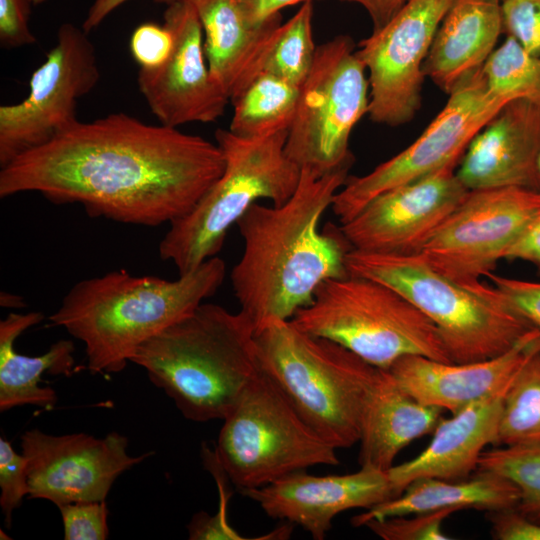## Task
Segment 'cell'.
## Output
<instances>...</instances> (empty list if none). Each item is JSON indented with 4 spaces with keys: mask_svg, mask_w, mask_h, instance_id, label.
Here are the masks:
<instances>
[{
    "mask_svg": "<svg viewBox=\"0 0 540 540\" xmlns=\"http://www.w3.org/2000/svg\"><path fill=\"white\" fill-rule=\"evenodd\" d=\"M224 167L217 143L113 113L77 120L2 167L0 197L37 192L91 217L154 227L186 215Z\"/></svg>",
    "mask_w": 540,
    "mask_h": 540,
    "instance_id": "6da1fadb",
    "label": "cell"
},
{
    "mask_svg": "<svg viewBox=\"0 0 540 540\" xmlns=\"http://www.w3.org/2000/svg\"><path fill=\"white\" fill-rule=\"evenodd\" d=\"M481 72L494 95L540 106V57L528 53L512 37L507 36L492 52Z\"/></svg>",
    "mask_w": 540,
    "mask_h": 540,
    "instance_id": "f546056e",
    "label": "cell"
},
{
    "mask_svg": "<svg viewBox=\"0 0 540 540\" xmlns=\"http://www.w3.org/2000/svg\"><path fill=\"white\" fill-rule=\"evenodd\" d=\"M128 0H94L90 6L87 16L82 24V29L89 33L99 26L104 19L116 8ZM159 3L168 4L174 0H155Z\"/></svg>",
    "mask_w": 540,
    "mask_h": 540,
    "instance_id": "ee69618b",
    "label": "cell"
},
{
    "mask_svg": "<svg viewBox=\"0 0 540 540\" xmlns=\"http://www.w3.org/2000/svg\"><path fill=\"white\" fill-rule=\"evenodd\" d=\"M300 88L261 71L231 99L229 131L242 138H261L289 130L295 117Z\"/></svg>",
    "mask_w": 540,
    "mask_h": 540,
    "instance_id": "4316f807",
    "label": "cell"
},
{
    "mask_svg": "<svg viewBox=\"0 0 540 540\" xmlns=\"http://www.w3.org/2000/svg\"><path fill=\"white\" fill-rule=\"evenodd\" d=\"M502 33L501 0H454L424 61L425 77L451 94L483 67Z\"/></svg>",
    "mask_w": 540,
    "mask_h": 540,
    "instance_id": "7402d4cb",
    "label": "cell"
},
{
    "mask_svg": "<svg viewBox=\"0 0 540 540\" xmlns=\"http://www.w3.org/2000/svg\"><path fill=\"white\" fill-rule=\"evenodd\" d=\"M44 1H46V0H31L32 4H35V5L41 4V3H43Z\"/></svg>",
    "mask_w": 540,
    "mask_h": 540,
    "instance_id": "bcb514c9",
    "label": "cell"
},
{
    "mask_svg": "<svg viewBox=\"0 0 540 540\" xmlns=\"http://www.w3.org/2000/svg\"><path fill=\"white\" fill-rule=\"evenodd\" d=\"M58 509L65 540H104L109 537V511L105 500L67 503Z\"/></svg>",
    "mask_w": 540,
    "mask_h": 540,
    "instance_id": "d590c367",
    "label": "cell"
},
{
    "mask_svg": "<svg viewBox=\"0 0 540 540\" xmlns=\"http://www.w3.org/2000/svg\"><path fill=\"white\" fill-rule=\"evenodd\" d=\"M496 540H540V522L523 517L516 509L488 512Z\"/></svg>",
    "mask_w": 540,
    "mask_h": 540,
    "instance_id": "ab89813d",
    "label": "cell"
},
{
    "mask_svg": "<svg viewBox=\"0 0 540 540\" xmlns=\"http://www.w3.org/2000/svg\"><path fill=\"white\" fill-rule=\"evenodd\" d=\"M501 17L503 33L540 57V0H501Z\"/></svg>",
    "mask_w": 540,
    "mask_h": 540,
    "instance_id": "e575fe53",
    "label": "cell"
},
{
    "mask_svg": "<svg viewBox=\"0 0 540 540\" xmlns=\"http://www.w3.org/2000/svg\"><path fill=\"white\" fill-rule=\"evenodd\" d=\"M225 274L218 256L175 280L113 270L76 283L49 321L84 344L90 372L117 373L143 343L213 296Z\"/></svg>",
    "mask_w": 540,
    "mask_h": 540,
    "instance_id": "3957f363",
    "label": "cell"
},
{
    "mask_svg": "<svg viewBox=\"0 0 540 540\" xmlns=\"http://www.w3.org/2000/svg\"><path fill=\"white\" fill-rule=\"evenodd\" d=\"M164 24L174 46L159 67L138 72V87L160 124L210 123L222 117L229 98L211 76L204 52L203 29L189 0L167 4Z\"/></svg>",
    "mask_w": 540,
    "mask_h": 540,
    "instance_id": "e0dca14e",
    "label": "cell"
},
{
    "mask_svg": "<svg viewBox=\"0 0 540 540\" xmlns=\"http://www.w3.org/2000/svg\"><path fill=\"white\" fill-rule=\"evenodd\" d=\"M477 467L513 482L520 492L515 509L523 517L540 522V443L483 451Z\"/></svg>",
    "mask_w": 540,
    "mask_h": 540,
    "instance_id": "4dcf8cb0",
    "label": "cell"
},
{
    "mask_svg": "<svg viewBox=\"0 0 540 540\" xmlns=\"http://www.w3.org/2000/svg\"><path fill=\"white\" fill-rule=\"evenodd\" d=\"M223 421L215 454L240 491L309 467L339 464L337 449L306 424L262 369Z\"/></svg>",
    "mask_w": 540,
    "mask_h": 540,
    "instance_id": "9c48e42d",
    "label": "cell"
},
{
    "mask_svg": "<svg viewBox=\"0 0 540 540\" xmlns=\"http://www.w3.org/2000/svg\"><path fill=\"white\" fill-rule=\"evenodd\" d=\"M20 445L28 461V497L57 507L104 501L122 473L154 454L130 455L127 437L115 431L96 438L83 432L51 435L31 429L22 434Z\"/></svg>",
    "mask_w": 540,
    "mask_h": 540,
    "instance_id": "9a60e30c",
    "label": "cell"
},
{
    "mask_svg": "<svg viewBox=\"0 0 540 540\" xmlns=\"http://www.w3.org/2000/svg\"><path fill=\"white\" fill-rule=\"evenodd\" d=\"M454 0H408L356 54L368 71V115L379 124L409 122L421 106L423 64Z\"/></svg>",
    "mask_w": 540,
    "mask_h": 540,
    "instance_id": "5bb4252c",
    "label": "cell"
},
{
    "mask_svg": "<svg viewBox=\"0 0 540 540\" xmlns=\"http://www.w3.org/2000/svg\"><path fill=\"white\" fill-rule=\"evenodd\" d=\"M88 33L63 23L44 62L29 80L28 96L0 106V166L45 145L74 124L77 101L100 80L96 51Z\"/></svg>",
    "mask_w": 540,
    "mask_h": 540,
    "instance_id": "4fadbf2b",
    "label": "cell"
},
{
    "mask_svg": "<svg viewBox=\"0 0 540 540\" xmlns=\"http://www.w3.org/2000/svg\"><path fill=\"white\" fill-rule=\"evenodd\" d=\"M312 16V1H306L293 17L275 30L260 72L276 75L299 88L302 86L312 69L317 49Z\"/></svg>",
    "mask_w": 540,
    "mask_h": 540,
    "instance_id": "f1b7e54d",
    "label": "cell"
},
{
    "mask_svg": "<svg viewBox=\"0 0 540 540\" xmlns=\"http://www.w3.org/2000/svg\"><path fill=\"white\" fill-rule=\"evenodd\" d=\"M540 339L534 328L507 352L469 363H445L407 355L389 369L398 385L419 402L456 413L506 392L513 377Z\"/></svg>",
    "mask_w": 540,
    "mask_h": 540,
    "instance_id": "ffe728a7",
    "label": "cell"
},
{
    "mask_svg": "<svg viewBox=\"0 0 540 540\" xmlns=\"http://www.w3.org/2000/svg\"><path fill=\"white\" fill-rule=\"evenodd\" d=\"M487 277L502 301L517 315L540 330V282L496 275Z\"/></svg>",
    "mask_w": 540,
    "mask_h": 540,
    "instance_id": "8d00e7d4",
    "label": "cell"
},
{
    "mask_svg": "<svg viewBox=\"0 0 540 540\" xmlns=\"http://www.w3.org/2000/svg\"><path fill=\"white\" fill-rule=\"evenodd\" d=\"M204 464L216 479L219 490V509L213 516L206 512L194 515L188 525L189 539L191 540H244L230 524L228 520V502L231 493L226 490L224 479L227 476L219 464L215 451L211 452L207 447L203 449Z\"/></svg>",
    "mask_w": 540,
    "mask_h": 540,
    "instance_id": "d6a6232c",
    "label": "cell"
},
{
    "mask_svg": "<svg viewBox=\"0 0 540 540\" xmlns=\"http://www.w3.org/2000/svg\"><path fill=\"white\" fill-rule=\"evenodd\" d=\"M504 394L442 418L431 442L419 455L388 469L397 496L419 478L465 479L478 466L484 448L496 444Z\"/></svg>",
    "mask_w": 540,
    "mask_h": 540,
    "instance_id": "44dd1931",
    "label": "cell"
},
{
    "mask_svg": "<svg viewBox=\"0 0 540 540\" xmlns=\"http://www.w3.org/2000/svg\"><path fill=\"white\" fill-rule=\"evenodd\" d=\"M361 5L369 14L373 31L382 28L408 0H341Z\"/></svg>",
    "mask_w": 540,
    "mask_h": 540,
    "instance_id": "7bdbcfd3",
    "label": "cell"
},
{
    "mask_svg": "<svg viewBox=\"0 0 540 540\" xmlns=\"http://www.w3.org/2000/svg\"><path fill=\"white\" fill-rule=\"evenodd\" d=\"M31 0H0V43L18 48L36 42L29 26Z\"/></svg>",
    "mask_w": 540,
    "mask_h": 540,
    "instance_id": "f35d334b",
    "label": "cell"
},
{
    "mask_svg": "<svg viewBox=\"0 0 540 540\" xmlns=\"http://www.w3.org/2000/svg\"><path fill=\"white\" fill-rule=\"evenodd\" d=\"M173 46V34L165 24L143 23L130 38L132 57L144 69L161 66L169 58Z\"/></svg>",
    "mask_w": 540,
    "mask_h": 540,
    "instance_id": "74e56055",
    "label": "cell"
},
{
    "mask_svg": "<svg viewBox=\"0 0 540 540\" xmlns=\"http://www.w3.org/2000/svg\"><path fill=\"white\" fill-rule=\"evenodd\" d=\"M350 275L379 281L402 294L436 326L453 363L494 358L533 327L512 311L493 286L473 289L433 269L419 254L351 249Z\"/></svg>",
    "mask_w": 540,
    "mask_h": 540,
    "instance_id": "52a82bcc",
    "label": "cell"
},
{
    "mask_svg": "<svg viewBox=\"0 0 540 540\" xmlns=\"http://www.w3.org/2000/svg\"><path fill=\"white\" fill-rule=\"evenodd\" d=\"M0 304L1 306L9 307V308H22L25 306V303L22 297L15 294L7 293V292L1 293Z\"/></svg>",
    "mask_w": 540,
    "mask_h": 540,
    "instance_id": "f6af8a7d",
    "label": "cell"
},
{
    "mask_svg": "<svg viewBox=\"0 0 540 540\" xmlns=\"http://www.w3.org/2000/svg\"><path fill=\"white\" fill-rule=\"evenodd\" d=\"M255 333L242 311L203 302L143 343L130 362L146 371L186 419L223 420L261 369Z\"/></svg>",
    "mask_w": 540,
    "mask_h": 540,
    "instance_id": "277c9868",
    "label": "cell"
},
{
    "mask_svg": "<svg viewBox=\"0 0 540 540\" xmlns=\"http://www.w3.org/2000/svg\"><path fill=\"white\" fill-rule=\"evenodd\" d=\"M313 0H239L247 19L254 25H264L281 16L280 10Z\"/></svg>",
    "mask_w": 540,
    "mask_h": 540,
    "instance_id": "b9f144b4",
    "label": "cell"
},
{
    "mask_svg": "<svg viewBox=\"0 0 540 540\" xmlns=\"http://www.w3.org/2000/svg\"><path fill=\"white\" fill-rule=\"evenodd\" d=\"M291 322L330 339L371 365L388 370L398 359L421 355L453 363L434 323L395 289L348 275L323 282Z\"/></svg>",
    "mask_w": 540,
    "mask_h": 540,
    "instance_id": "ba28073f",
    "label": "cell"
},
{
    "mask_svg": "<svg viewBox=\"0 0 540 540\" xmlns=\"http://www.w3.org/2000/svg\"><path fill=\"white\" fill-rule=\"evenodd\" d=\"M459 162L382 192L340 230L352 249L386 254L417 253L469 189L456 174Z\"/></svg>",
    "mask_w": 540,
    "mask_h": 540,
    "instance_id": "2e32d148",
    "label": "cell"
},
{
    "mask_svg": "<svg viewBox=\"0 0 540 540\" xmlns=\"http://www.w3.org/2000/svg\"><path fill=\"white\" fill-rule=\"evenodd\" d=\"M175 1V0H174ZM202 25L211 76L229 100L257 73L281 16L254 25L239 0H189Z\"/></svg>",
    "mask_w": 540,
    "mask_h": 540,
    "instance_id": "603a6c76",
    "label": "cell"
},
{
    "mask_svg": "<svg viewBox=\"0 0 540 540\" xmlns=\"http://www.w3.org/2000/svg\"><path fill=\"white\" fill-rule=\"evenodd\" d=\"M454 509H441L414 514V517L394 516L374 519L364 524L370 531L384 540H448L452 539L442 530L444 520Z\"/></svg>",
    "mask_w": 540,
    "mask_h": 540,
    "instance_id": "1f68e13d",
    "label": "cell"
},
{
    "mask_svg": "<svg viewBox=\"0 0 540 540\" xmlns=\"http://www.w3.org/2000/svg\"><path fill=\"white\" fill-rule=\"evenodd\" d=\"M27 458L18 454L7 439L0 438V507L7 528L11 527L13 511L29 495Z\"/></svg>",
    "mask_w": 540,
    "mask_h": 540,
    "instance_id": "836d02e7",
    "label": "cell"
},
{
    "mask_svg": "<svg viewBox=\"0 0 540 540\" xmlns=\"http://www.w3.org/2000/svg\"><path fill=\"white\" fill-rule=\"evenodd\" d=\"M348 171L316 177L302 168L296 191L283 205L255 203L237 223L244 249L230 278L240 311L256 331L291 320L323 282L349 275L346 254L352 248L340 228L319 230Z\"/></svg>",
    "mask_w": 540,
    "mask_h": 540,
    "instance_id": "7a4b0ae2",
    "label": "cell"
},
{
    "mask_svg": "<svg viewBox=\"0 0 540 540\" xmlns=\"http://www.w3.org/2000/svg\"><path fill=\"white\" fill-rule=\"evenodd\" d=\"M369 101L366 67L352 39L340 35L317 46L312 69L300 87L286 155L316 177L350 168V135L368 114Z\"/></svg>",
    "mask_w": 540,
    "mask_h": 540,
    "instance_id": "30bf717a",
    "label": "cell"
},
{
    "mask_svg": "<svg viewBox=\"0 0 540 540\" xmlns=\"http://www.w3.org/2000/svg\"><path fill=\"white\" fill-rule=\"evenodd\" d=\"M442 414L443 409L419 402L381 369L362 415L360 466L390 469L404 447L434 432Z\"/></svg>",
    "mask_w": 540,
    "mask_h": 540,
    "instance_id": "cb8c5ba5",
    "label": "cell"
},
{
    "mask_svg": "<svg viewBox=\"0 0 540 540\" xmlns=\"http://www.w3.org/2000/svg\"><path fill=\"white\" fill-rule=\"evenodd\" d=\"M540 213V191L500 187L469 190L459 206L419 249L433 269L480 289L530 222Z\"/></svg>",
    "mask_w": 540,
    "mask_h": 540,
    "instance_id": "8fae6325",
    "label": "cell"
},
{
    "mask_svg": "<svg viewBox=\"0 0 540 540\" xmlns=\"http://www.w3.org/2000/svg\"><path fill=\"white\" fill-rule=\"evenodd\" d=\"M240 492L268 516L301 526L314 540L325 539L338 514L397 497L388 470L369 466L345 475L315 476L300 470Z\"/></svg>",
    "mask_w": 540,
    "mask_h": 540,
    "instance_id": "ac0fdd59",
    "label": "cell"
},
{
    "mask_svg": "<svg viewBox=\"0 0 540 540\" xmlns=\"http://www.w3.org/2000/svg\"><path fill=\"white\" fill-rule=\"evenodd\" d=\"M520 492L510 480L488 471L470 480L419 478L397 497L367 509L352 518L356 527L374 519L414 515L441 509H477L487 512L515 509Z\"/></svg>",
    "mask_w": 540,
    "mask_h": 540,
    "instance_id": "484cf974",
    "label": "cell"
},
{
    "mask_svg": "<svg viewBox=\"0 0 540 540\" xmlns=\"http://www.w3.org/2000/svg\"><path fill=\"white\" fill-rule=\"evenodd\" d=\"M540 443V339L509 384L502 400L496 445Z\"/></svg>",
    "mask_w": 540,
    "mask_h": 540,
    "instance_id": "83f0119b",
    "label": "cell"
},
{
    "mask_svg": "<svg viewBox=\"0 0 540 540\" xmlns=\"http://www.w3.org/2000/svg\"><path fill=\"white\" fill-rule=\"evenodd\" d=\"M538 168H539V172H540V153H539V157H538Z\"/></svg>",
    "mask_w": 540,
    "mask_h": 540,
    "instance_id": "7dc6e473",
    "label": "cell"
},
{
    "mask_svg": "<svg viewBox=\"0 0 540 540\" xmlns=\"http://www.w3.org/2000/svg\"><path fill=\"white\" fill-rule=\"evenodd\" d=\"M44 319L41 312L10 313L0 321V411L34 405L53 408L58 397L49 386H40L44 373L71 376L75 364L74 344L61 339L42 355L27 356L17 353L16 339L30 327Z\"/></svg>",
    "mask_w": 540,
    "mask_h": 540,
    "instance_id": "d4e9b609",
    "label": "cell"
},
{
    "mask_svg": "<svg viewBox=\"0 0 540 540\" xmlns=\"http://www.w3.org/2000/svg\"><path fill=\"white\" fill-rule=\"evenodd\" d=\"M504 259L522 260L540 271V213L507 250Z\"/></svg>",
    "mask_w": 540,
    "mask_h": 540,
    "instance_id": "60d3db41",
    "label": "cell"
},
{
    "mask_svg": "<svg viewBox=\"0 0 540 540\" xmlns=\"http://www.w3.org/2000/svg\"><path fill=\"white\" fill-rule=\"evenodd\" d=\"M540 106L506 103L473 137L456 174L469 190L519 187L540 191Z\"/></svg>",
    "mask_w": 540,
    "mask_h": 540,
    "instance_id": "d6986e66",
    "label": "cell"
},
{
    "mask_svg": "<svg viewBox=\"0 0 540 540\" xmlns=\"http://www.w3.org/2000/svg\"><path fill=\"white\" fill-rule=\"evenodd\" d=\"M510 101L491 93L481 69L449 94L423 133L406 149L360 177H348L331 208L341 224L377 195L459 162L473 137Z\"/></svg>",
    "mask_w": 540,
    "mask_h": 540,
    "instance_id": "7c38bea8",
    "label": "cell"
},
{
    "mask_svg": "<svg viewBox=\"0 0 540 540\" xmlns=\"http://www.w3.org/2000/svg\"><path fill=\"white\" fill-rule=\"evenodd\" d=\"M288 130L261 138H242L217 129L225 167L196 205L171 222L159 243V256L179 275L221 251L230 228L259 199L283 205L296 191L301 169L286 155Z\"/></svg>",
    "mask_w": 540,
    "mask_h": 540,
    "instance_id": "8992f818",
    "label": "cell"
},
{
    "mask_svg": "<svg viewBox=\"0 0 540 540\" xmlns=\"http://www.w3.org/2000/svg\"><path fill=\"white\" fill-rule=\"evenodd\" d=\"M261 369L306 424L336 449L359 441L361 420L379 368L346 347L272 321L255 333Z\"/></svg>",
    "mask_w": 540,
    "mask_h": 540,
    "instance_id": "5b68a950",
    "label": "cell"
}]
</instances>
